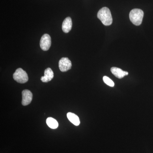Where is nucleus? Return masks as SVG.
Segmentation results:
<instances>
[{
  "label": "nucleus",
  "instance_id": "f257e3e1",
  "mask_svg": "<svg viewBox=\"0 0 153 153\" xmlns=\"http://www.w3.org/2000/svg\"><path fill=\"white\" fill-rule=\"evenodd\" d=\"M97 16L103 25L109 26L112 24V17L108 8L104 7L100 9L97 13Z\"/></svg>",
  "mask_w": 153,
  "mask_h": 153
},
{
  "label": "nucleus",
  "instance_id": "f03ea898",
  "mask_svg": "<svg viewBox=\"0 0 153 153\" xmlns=\"http://www.w3.org/2000/svg\"><path fill=\"white\" fill-rule=\"evenodd\" d=\"M144 16V12L139 9H134L131 11L129 19L131 22L136 26H139L142 24Z\"/></svg>",
  "mask_w": 153,
  "mask_h": 153
},
{
  "label": "nucleus",
  "instance_id": "7ed1b4c3",
  "mask_svg": "<svg viewBox=\"0 0 153 153\" xmlns=\"http://www.w3.org/2000/svg\"><path fill=\"white\" fill-rule=\"evenodd\" d=\"M14 80L20 83H25L28 81V76L27 72L22 68H19L16 70L13 75Z\"/></svg>",
  "mask_w": 153,
  "mask_h": 153
},
{
  "label": "nucleus",
  "instance_id": "20e7f679",
  "mask_svg": "<svg viewBox=\"0 0 153 153\" xmlns=\"http://www.w3.org/2000/svg\"><path fill=\"white\" fill-rule=\"evenodd\" d=\"M40 47L44 51L49 50L51 45V38L48 34H45L41 37L40 43Z\"/></svg>",
  "mask_w": 153,
  "mask_h": 153
},
{
  "label": "nucleus",
  "instance_id": "39448f33",
  "mask_svg": "<svg viewBox=\"0 0 153 153\" xmlns=\"http://www.w3.org/2000/svg\"><path fill=\"white\" fill-rule=\"evenodd\" d=\"M71 66V61L68 57H62L59 60V68L62 72H66L70 70Z\"/></svg>",
  "mask_w": 153,
  "mask_h": 153
},
{
  "label": "nucleus",
  "instance_id": "423d86ee",
  "mask_svg": "<svg viewBox=\"0 0 153 153\" xmlns=\"http://www.w3.org/2000/svg\"><path fill=\"white\" fill-rule=\"evenodd\" d=\"M22 104L24 106L30 104L33 100V94L29 90H24L22 92Z\"/></svg>",
  "mask_w": 153,
  "mask_h": 153
},
{
  "label": "nucleus",
  "instance_id": "0eeeda50",
  "mask_svg": "<svg viewBox=\"0 0 153 153\" xmlns=\"http://www.w3.org/2000/svg\"><path fill=\"white\" fill-rule=\"evenodd\" d=\"M111 73L114 75L116 77L121 79L124 76L128 75V73L127 71H124L122 69L117 67H113L111 68Z\"/></svg>",
  "mask_w": 153,
  "mask_h": 153
},
{
  "label": "nucleus",
  "instance_id": "6e6552de",
  "mask_svg": "<svg viewBox=\"0 0 153 153\" xmlns=\"http://www.w3.org/2000/svg\"><path fill=\"white\" fill-rule=\"evenodd\" d=\"M54 77V73L50 68H47L44 71V75L41 77V80L43 82H47L51 81Z\"/></svg>",
  "mask_w": 153,
  "mask_h": 153
},
{
  "label": "nucleus",
  "instance_id": "1a4fd4ad",
  "mask_svg": "<svg viewBox=\"0 0 153 153\" xmlns=\"http://www.w3.org/2000/svg\"><path fill=\"white\" fill-rule=\"evenodd\" d=\"M72 22L71 18L68 17L66 18L62 24V30L65 33H68L72 28Z\"/></svg>",
  "mask_w": 153,
  "mask_h": 153
},
{
  "label": "nucleus",
  "instance_id": "9d476101",
  "mask_svg": "<svg viewBox=\"0 0 153 153\" xmlns=\"http://www.w3.org/2000/svg\"><path fill=\"white\" fill-rule=\"evenodd\" d=\"M67 118L68 120L70 121L71 123L76 126H79L80 124L79 118L76 114L71 112H68L67 114Z\"/></svg>",
  "mask_w": 153,
  "mask_h": 153
},
{
  "label": "nucleus",
  "instance_id": "9b49d317",
  "mask_svg": "<svg viewBox=\"0 0 153 153\" xmlns=\"http://www.w3.org/2000/svg\"><path fill=\"white\" fill-rule=\"evenodd\" d=\"M46 123L49 128L52 129L57 128L58 126V123L57 121L52 117H49L47 119Z\"/></svg>",
  "mask_w": 153,
  "mask_h": 153
},
{
  "label": "nucleus",
  "instance_id": "f8f14e48",
  "mask_svg": "<svg viewBox=\"0 0 153 153\" xmlns=\"http://www.w3.org/2000/svg\"><path fill=\"white\" fill-rule=\"evenodd\" d=\"M103 80L105 83L108 86L113 87L114 85V83L111 79L107 76H104L103 77Z\"/></svg>",
  "mask_w": 153,
  "mask_h": 153
}]
</instances>
